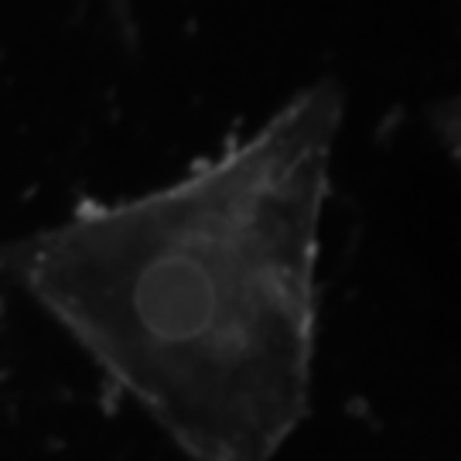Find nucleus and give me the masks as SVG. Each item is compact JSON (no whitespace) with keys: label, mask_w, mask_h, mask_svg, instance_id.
<instances>
[{"label":"nucleus","mask_w":461,"mask_h":461,"mask_svg":"<svg viewBox=\"0 0 461 461\" xmlns=\"http://www.w3.org/2000/svg\"><path fill=\"white\" fill-rule=\"evenodd\" d=\"M339 127L321 79L178 182L79 205L4 253L188 461H277L308 413Z\"/></svg>","instance_id":"f257e3e1"},{"label":"nucleus","mask_w":461,"mask_h":461,"mask_svg":"<svg viewBox=\"0 0 461 461\" xmlns=\"http://www.w3.org/2000/svg\"><path fill=\"white\" fill-rule=\"evenodd\" d=\"M441 133H445L447 148H451V154L461 161V93L451 103H447L445 110V120H441Z\"/></svg>","instance_id":"f03ea898"}]
</instances>
